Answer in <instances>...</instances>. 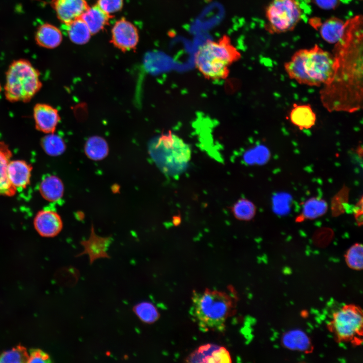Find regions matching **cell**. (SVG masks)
<instances>
[{
    "label": "cell",
    "instance_id": "6da1fadb",
    "mask_svg": "<svg viewBox=\"0 0 363 363\" xmlns=\"http://www.w3.org/2000/svg\"><path fill=\"white\" fill-rule=\"evenodd\" d=\"M335 68V57L317 45L296 51L284 65L285 71L291 79L311 87L328 85Z\"/></svg>",
    "mask_w": 363,
    "mask_h": 363
},
{
    "label": "cell",
    "instance_id": "7a4b0ae2",
    "mask_svg": "<svg viewBox=\"0 0 363 363\" xmlns=\"http://www.w3.org/2000/svg\"><path fill=\"white\" fill-rule=\"evenodd\" d=\"M240 57L229 38L224 36L218 40H209L202 44L195 54L194 63L205 79L222 80L228 76L230 66Z\"/></svg>",
    "mask_w": 363,
    "mask_h": 363
},
{
    "label": "cell",
    "instance_id": "3957f363",
    "mask_svg": "<svg viewBox=\"0 0 363 363\" xmlns=\"http://www.w3.org/2000/svg\"><path fill=\"white\" fill-rule=\"evenodd\" d=\"M40 75L29 60L24 58L13 60L6 72L4 87L6 99L12 103L29 102L42 87Z\"/></svg>",
    "mask_w": 363,
    "mask_h": 363
},
{
    "label": "cell",
    "instance_id": "277c9868",
    "mask_svg": "<svg viewBox=\"0 0 363 363\" xmlns=\"http://www.w3.org/2000/svg\"><path fill=\"white\" fill-rule=\"evenodd\" d=\"M194 316L203 329L222 331L232 310V301L226 293L206 289L194 292L193 297Z\"/></svg>",
    "mask_w": 363,
    "mask_h": 363
},
{
    "label": "cell",
    "instance_id": "5b68a950",
    "mask_svg": "<svg viewBox=\"0 0 363 363\" xmlns=\"http://www.w3.org/2000/svg\"><path fill=\"white\" fill-rule=\"evenodd\" d=\"M150 152L159 168L170 176L183 172L191 156L189 145L170 131L162 134L151 146Z\"/></svg>",
    "mask_w": 363,
    "mask_h": 363
},
{
    "label": "cell",
    "instance_id": "8992f818",
    "mask_svg": "<svg viewBox=\"0 0 363 363\" xmlns=\"http://www.w3.org/2000/svg\"><path fill=\"white\" fill-rule=\"evenodd\" d=\"M329 327L338 341L358 345L362 341L361 310L353 305L342 307L333 314Z\"/></svg>",
    "mask_w": 363,
    "mask_h": 363
},
{
    "label": "cell",
    "instance_id": "52a82bcc",
    "mask_svg": "<svg viewBox=\"0 0 363 363\" xmlns=\"http://www.w3.org/2000/svg\"><path fill=\"white\" fill-rule=\"evenodd\" d=\"M270 31L281 33L292 30L301 18V11L296 0H273L266 10Z\"/></svg>",
    "mask_w": 363,
    "mask_h": 363
},
{
    "label": "cell",
    "instance_id": "ba28073f",
    "mask_svg": "<svg viewBox=\"0 0 363 363\" xmlns=\"http://www.w3.org/2000/svg\"><path fill=\"white\" fill-rule=\"evenodd\" d=\"M139 40L136 27L125 18L114 24L111 31V42L123 51L136 48Z\"/></svg>",
    "mask_w": 363,
    "mask_h": 363
},
{
    "label": "cell",
    "instance_id": "9c48e42d",
    "mask_svg": "<svg viewBox=\"0 0 363 363\" xmlns=\"http://www.w3.org/2000/svg\"><path fill=\"white\" fill-rule=\"evenodd\" d=\"M37 233L44 237H53L58 235L63 228L61 217L55 211L43 209L39 211L33 220Z\"/></svg>",
    "mask_w": 363,
    "mask_h": 363
},
{
    "label": "cell",
    "instance_id": "30bf717a",
    "mask_svg": "<svg viewBox=\"0 0 363 363\" xmlns=\"http://www.w3.org/2000/svg\"><path fill=\"white\" fill-rule=\"evenodd\" d=\"M35 129L46 134L54 133L60 120L57 109L45 103H36L33 109Z\"/></svg>",
    "mask_w": 363,
    "mask_h": 363
},
{
    "label": "cell",
    "instance_id": "8fae6325",
    "mask_svg": "<svg viewBox=\"0 0 363 363\" xmlns=\"http://www.w3.org/2000/svg\"><path fill=\"white\" fill-rule=\"evenodd\" d=\"M189 362H231L229 351L223 346L207 344L199 347L186 358Z\"/></svg>",
    "mask_w": 363,
    "mask_h": 363
},
{
    "label": "cell",
    "instance_id": "7c38bea8",
    "mask_svg": "<svg viewBox=\"0 0 363 363\" xmlns=\"http://www.w3.org/2000/svg\"><path fill=\"white\" fill-rule=\"evenodd\" d=\"M50 4L57 18L65 25L80 18L89 7L86 0H51Z\"/></svg>",
    "mask_w": 363,
    "mask_h": 363
},
{
    "label": "cell",
    "instance_id": "4fadbf2b",
    "mask_svg": "<svg viewBox=\"0 0 363 363\" xmlns=\"http://www.w3.org/2000/svg\"><path fill=\"white\" fill-rule=\"evenodd\" d=\"M33 169L32 165L21 160H11L7 167V175L11 185L17 190L29 185Z\"/></svg>",
    "mask_w": 363,
    "mask_h": 363
},
{
    "label": "cell",
    "instance_id": "5bb4252c",
    "mask_svg": "<svg viewBox=\"0 0 363 363\" xmlns=\"http://www.w3.org/2000/svg\"><path fill=\"white\" fill-rule=\"evenodd\" d=\"M291 123L300 130L313 127L317 116L312 107L308 104H294L289 114Z\"/></svg>",
    "mask_w": 363,
    "mask_h": 363
},
{
    "label": "cell",
    "instance_id": "9a60e30c",
    "mask_svg": "<svg viewBox=\"0 0 363 363\" xmlns=\"http://www.w3.org/2000/svg\"><path fill=\"white\" fill-rule=\"evenodd\" d=\"M12 157L9 146L4 141H0V196L12 197L17 192L7 175V167Z\"/></svg>",
    "mask_w": 363,
    "mask_h": 363
},
{
    "label": "cell",
    "instance_id": "2e32d148",
    "mask_svg": "<svg viewBox=\"0 0 363 363\" xmlns=\"http://www.w3.org/2000/svg\"><path fill=\"white\" fill-rule=\"evenodd\" d=\"M64 190L61 179L53 174H47L43 177L39 186V191L42 198L50 202L60 201L64 196Z\"/></svg>",
    "mask_w": 363,
    "mask_h": 363
},
{
    "label": "cell",
    "instance_id": "e0dca14e",
    "mask_svg": "<svg viewBox=\"0 0 363 363\" xmlns=\"http://www.w3.org/2000/svg\"><path fill=\"white\" fill-rule=\"evenodd\" d=\"M35 40L37 45L46 48H54L62 41L61 31L55 26L49 23H44L37 29Z\"/></svg>",
    "mask_w": 363,
    "mask_h": 363
},
{
    "label": "cell",
    "instance_id": "ac0fdd59",
    "mask_svg": "<svg viewBox=\"0 0 363 363\" xmlns=\"http://www.w3.org/2000/svg\"><path fill=\"white\" fill-rule=\"evenodd\" d=\"M112 15L102 10L97 4L89 8L80 17L92 34L96 33L108 24Z\"/></svg>",
    "mask_w": 363,
    "mask_h": 363
},
{
    "label": "cell",
    "instance_id": "d6986e66",
    "mask_svg": "<svg viewBox=\"0 0 363 363\" xmlns=\"http://www.w3.org/2000/svg\"><path fill=\"white\" fill-rule=\"evenodd\" d=\"M282 343L284 346L292 350L307 352L312 348L307 334L298 329L286 331L282 336Z\"/></svg>",
    "mask_w": 363,
    "mask_h": 363
},
{
    "label": "cell",
    "instance_id": "ffe728a7",
    "mask_svg": "<svg viewBox=\"0 0 363 363\" xmlns=\"http://www.w3.org/2000/svg\"><path fill=\"white\" fill-rule=\"evenodd\" d=\"M347 24L337 18H331L325 21L320 28V34L326 41L334 43L339 42L344 36Z\"/></svg>",
    "mask_w": 363,
    "mask_h": 363
},
{
    "label": "cell",
    "instance_id": "44dd1931",
    "mask_svg": "<svg viewBox=\"0 0 363 363\" xmlns=\"http://www.w3.org/2000/svg\"><path fill=\"white\" fill-rule=\"evenodd\" d=\"M69 38L77 44L87 43L92 34L88 27L81 17L66 25Z\"/></svg>",
    "mask_w": 363,
    "mask_h": 363
},
{
    "label": "cell",
    "instance_id": "7402d4cb",
    "mask_svg": "<svg viewBox=\"0 0 363 363\" xmlns=\"http://www.w3.org/2000/svg\"><path fill=\"white\" fill-rule=\"evenodd\" d=\"M85 152L90 159L99 161L105 158L108 153V146L102 137L93 136L87 141L85 145Z\"/></svg>",
    "mask_w": 363,
    "mask_h": 363
},
{
    "label": "cell",
    "instance_id": "603a6c76",
    "mask_svg": "<svg viewBox=\"0 0 363 363\" xmlns=\"http://www.w3.org/2000/svg\"><path fill=\"white\" fill-rule=\"evenodd\" d=\"M40 145L46 154L53 157L62 155L66 148L63 139L54 133L43 137L40 140Z\"/></svg>",
    "mask_w": 363,
    "mask_h": 363
},
{
    "label": "cell",
    "instance_id": "cb8c5ba5",
    "mask_svg": "<svg viewBox=\"0 0 363 363\" xmlns=\"http://www.w3.org/2000/svg\"><path fill=\"white\" fill-rule=\"evenodd\" d=\"M328 209L326 202L320 198H312L308 200L302 207L304 217L313 219L322 216Z\"/></svg>",
    "mask_w": 363,
    "mask_h": 363
},
{
    "label": "cell",
    "instance_id": "d4e9b609",
    "mask_svg": "<svg viewBox=\"0 0 363 363\" xmlns=\"http://www.w3.org/2000/svg\"><path fill=\"white\" fill-rule=\"evenodd\" d=\"M133 310L137 317L146 324L155 322L160 316L156 307L149 301L140 302L134 306Z\"/></svg>",
    "mask_w": 363,
    "mask_h": 363
},
{
    "label": "cell",
    "instance_id": "484cf974",
    "mask_svg": "<svg viewBox=\"0 0 363 363\" xmlns=\"http://www.w3.org/2000/svg\"><path fill=\"white\" fill-rule=\"evenodd\" d=\"M230 208L235 218L243 221L251 220L256 212L254 204L245 198L239 199Z\"/></svg>",
    "mask_w": 363,
    "mask_h": 363
},
{
    "label": "cell",
    "instance_id": "4316f807",
    "mask_svg": "<svg viewBox=\"0 0 363 363\" xmlns=\"http://www.w3.org/2000/svg\"><path fill=\"white\" fill-rule=\"evenodd\" d=\"M363 249L360 244H355L351 246L345 255L346 263L348 267L353 270H359L362 268Z\"/></svg>",
    "mask_w": 363,
    "mask_h": 363
},
{
    "label": "cell",
    "instance_id": "83f0119b",
    "mask_svg": "<svg viewBox=\"0 0 363 363\" xmlns=\"http://www.w3.org/2000/svg\"><path fill=\"white\" fill-rule=\"evenodd\" d=\"M24 349L18 347L5 351L0 354V363H20L27 361Z\"/></svg>",
    "mask_w": 363,
    "mask_h": 363
},
{
    "label": "cell",
    "instance_id": "f1b7e54d",
    "mask_svg": "<svg viewBox=\"0 0 363 363\" xmlns=\"http://www.w3.org/2000/svg\"><path fill=\"white\" fill-rule=\"evenodd\" d=\"M96 4L104 12L111 15L122 8L123 0H98Z\"/></svg>",
    "mask_w": 363,
    "mask_h": 363
},
{
    "label": "cell",
    "instance_id": "f546056e",
    "mask_svg": "<svg viewBox=\"0 0 363 363\" xmlns=\"http://www.w3.org/2000/svg\"><path fill=\"white\" fill-rule=\"evenodd\" d=\"M49 361H50L48 355L40 350L32 351L28 355L27 361L28 362H48Z\"/></svg>",
    "mask_w": 363,
    "mask_h": 363
},
{
    "label": "cell",
    "instance_id": "4dcf8cb0",
    "mask_svg": "<svg viewBox=\"0 0 363 363\" xmlns=\"http://www.w3.org/2000/svg\"><path fill=\"white\" fill-rule=\"evenodd\" d=\"M316 4L323 9H332L336 7L338 0H314Z\"/></svg>",
    "mask_w": 363,
    "mask_h": 363
},
{
    "label": "cell",
    "instance_id": "1f68e13d",
    "mask_svg": "<svg viewBox=\"0 0 363 363\" xmlns=\"http://www.w3.org/2000/svg\"><path fill=\"white\" fill-rule=\"evenodd\" d=\"M2 85H1V83H0V93H1V92H2Z\"/></svg>",
    "mask_w": 363,
    "mask_h": 363
}]
</instances>
